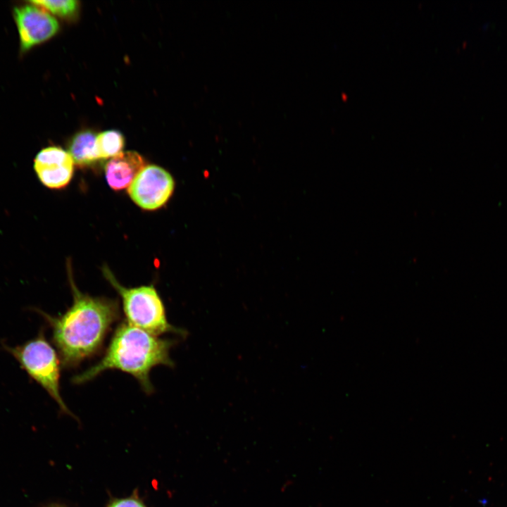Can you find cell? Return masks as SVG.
<instances>
[{"mask_svg": "<svg viewBox=\"0 0 507 507\" xmlns=\"http://www.w3.org/2000/svg\"><path fill=\"white\" fill-rule=\"evenodd\" d=\"M103 270L121 297L127 323L156 336L167 332L186 335L184 330L170 324L161 298L152 285L127 288L118 282L107 268Z\"/></svg>", "mask_w": 507, "mask_h": 507, "instance_id": "3957f363", "label": "cell"}, {"mask_svg": "<svg viewBox=\"0 0 507 507\" xmlns=\"http://www.w3.org/2000/svg\"><path fill=\"white\" fill-rule=\"evenodd\" d=\"M96 144L99 159H106L122 152L125 139L118 130H106L97 134Z\"/></svg>", "mask_w": 507, "mask_h": 507, "instance_id": "30bf717a", "label": "cell"}, {"mask_svg": "<svg viewBox=\"0 0 507 507\" xmlns=\"http://www.w3.org/2000/svg\"><path fill=\"white\" fill-rule=\"evenodd\" d=\"M174 341L161 339L129 323L115 331L102 358L94 365L73 377V382L89 381L104 371L117 369L136 378L147 393L152 392L151 370L158 365L173 367L170 350Z\"/></svg>", "mask_w": 507, "mask_h": 507, "instance_id": "7a4b0ae2", "label": "cell"}, {"mask_svg": "<svg viewBox=\"0 0 507 507\" xmlns=\"http://www.w3.org/2000/svg\"><path fill=\"white\" fill-rule=\"evenodd\" d=\"M30 4L15 7L13 10L23 51L49 39L59 29L55 18L44 8Z\"/></svg>", "mask_w": 507, "mask_h": 507, "instance_id": "8992f818", "label": "cell"}, {"mask_svg": "<svg viewBox=\"0 0 507 507\" xmlns=\"http://www.w3.org/2000/svg\"><path fill=\"white\" fill-rule=\"evenodd\" d=\"M96 136L91 130L77 133L69 144L68 153L74 163L81 167L90 165L99 160L96 150Z\"/></svg>", "mask_w": 507, "mask_h": 507, "instance_id": "9c48e42d", "label": "cell"}, {"mask_svg": "<svg viewBox=\"0 0 507 507\" xmlns=\"http://www.w3.org/2000/svg\"><path fill=\"white\" fill-rule=\"evenodd\" d=\"M4 348L20 363L27 375L58 403L62 411L70 414L60 392L61 361L41 331L36 337L21 345Z\"/></svg>", "mask_w": 507, "mask_h": 507, "instance_id": "277c9868", "label": "cell"}, {"mask_svg": "<svg viewBox=\"0 0 507 507\" xmlns=\"http://www.w3.org/2000/svg\"><path fill=\"white\" fill-rule=\"evenodd\" d=\"M34 170L43 185L50 189H61L73 177L74 161L68 151L58 146H49L36 155Z\"/></svg>", "mask_w": 507, "mask_h": 507, "instance_id": "52a82bcc", "label": "cell"}, {"mask_svg": "<svg viewBox=\"0 0 507 507\" xmlns=\"http://www.w3.org/2000/svg\"><path fill=\"white\" fill-rule=\"evenodd\" d=\"M69 278L73 302L64 313L55 317L36 310L51 327L53 342L65 367H73L93 355L119 315L115 301L84 294L70 274Z\"/></svg>", "mask_w": 507, "mask_h": 507, "instance_id": "6da1fadb", "label": "cell"}, {"mask_svg": "<svg viewBox=\"0 0 507 507\" xmlns=\"http://www.w3.org/2000/svg\"><path fill=\"white\" fill-rule=\"evenodd\" d=\"M109 507H145L136 499H125L113 502Z\"/></svg>", "mask_w": 507, "mask_h": 507, "instance_id": "7c38bea8", "label": "cell"}, {"mask_svg": "<svg viewBox=\"0 0 507 507\" xmlns=\"http://www.w3.org/2000/svg\"><path fill=\"white\" fill-rule=\"evenodd\" d=\"M144 167V160L137 152H120L106 164L105 177L107 183L114 190L128 187Z\"/></svg>", "mask_w": 507, "mask_h": 507, "instance_id": "ba28073f", "label": "cell"}, {"mask_svg": "<svg viewBox=\"0 0 507 507\" xmlns=\"http://www.w3.org/2000/svg\"><path fill=\"white\" fill-rule=\"evenodd\" d=\"M175 182L172 175L156 165H145L128 187L131 199L145 210L163 206L173 193Z\"/></svg>", "mask_w": 507, "mask_h": 507, "instance_id": "5b68a950", "label": "cell"}, {"mask_svg": "<svg viewBox=\"0 0 507 507\" xmlns=\"http://www.w3.org/2000/svg\"><path fill=\"white\" fill-rule=\"evenodd\" d=\"M30 2L56 15L65 18L73 16L79 8V2L76 0H37L30 1Z\"/></svg>", "mask_w": 507, "mask_h": 507, "instance_id": "8fae6325", "label": "cell"}]
</instances>
